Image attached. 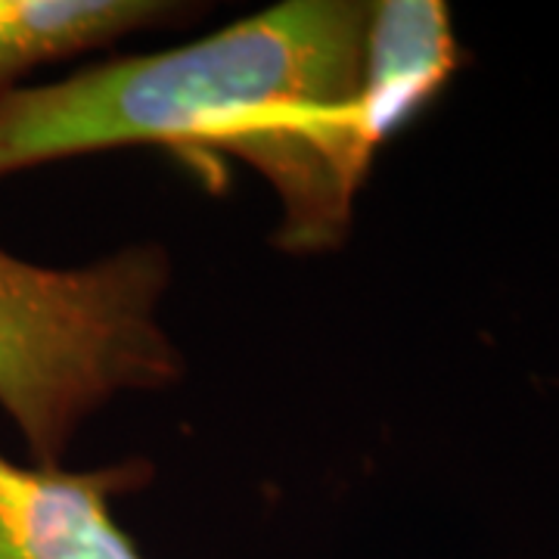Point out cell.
I'll return each instance as SVG.
<instances>
[{"mask_svg": "<svg viewBox=\"0 0 559 559\" xmlns=\"http://www.w3.org/2000/svg\"><path fill=\"white\" fill-rule=\"evenodd\" d=\"M373 0H283L205 38L84 66L0 103V180L124 146L234 156L277 202L274 246L355 230L373 156L352 124Z\"/></svg>", "mask_w": 559, "mask_h": 559, "instance_id": "cell-1", "label": "cell"}, {"mask_svg": "<svg viewBox=\"0 0 559 559\" xmlns=\"http://www.w3.org/2000/svg\"><path fill=\"white\" fill-rule=\"evenodd\" d=\"M171 280L156 240L69 267L0 249V411L32 463L62 466L112 401L183 382L187 358L165 323Z\"/></svg>", "mask_w": 559, "mask_h": 559, "instance_id": "cell-2", "label": "cell"}, {"mask_svg": "<svg viewBox=\"0 0 559 559\" xmlns=\"http://www.w3.org/2000/svg\"><path fill=\"white\" fill-rule=\"evenodd\" d=\"M153 473L143 457L66 469L0 454V559H146L112 516V500Z\"/></svg>", "mask_w": 559, "mask_h": 559, "instance_id": "cell-3", "label": "cell"}, {"mask_svg": "<svg viewBox=\"0 0 559 559\" xmlns=\"http://www.w3.org/2000/svg\"><path fill=\"white\" fill-rule=\"evenodd\" d=\"M463 60L448 3L373 0L358 97L352 100V119L373 159L429 112Z\"/></svg>", "mask_w": 559, "mask_h": 559, "instance_id": "cell-4", "label": "cell"}, {"mask_svg": "<svg viewBox=\"0 0 559 559\" xmlns=\"http://www.w3.org/2000/svg\"><path fill=\"white\" fill-rule=\"evenodd\" d=\"M168 0H0V103L44 66L183 20Z\"/></svg>", "mask_w": 559, "mask_h": 559, "instance_id": "cell-5", "label": "cell"}]
</instances>
